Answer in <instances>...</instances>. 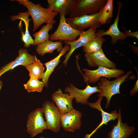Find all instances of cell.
Returning a JSON list of instances; mask_svg holds the SVG:
<instances>
[{
  "instance_id": "1",
  "label": "cell",
  "mask_w": 138,
  "mask_h": 138,
  "mask_svg": "<svg viewBox=\"0 0 138 138\" xmlns=\"http://www.w3.org/2000/svg\"><path fill=\"white\" fill-rule=\"evenodd\" d=\"M19 4L25 6L33 20V31H35L44 23L53 25L56 23L54 19L58 13L49 8H44L39 4H36L28 0H17Z\"/></svg>"
},
{
  "instance_id": "2",
  "label": "cell",
  "mask_w": 138,
  "mask_h": 138,
  "mask_svg": "<svg viewBox=\"0 0 138 138\" xmlns=\"http://www.w3.org/2000/svg\"><path fill=\"white\" fill-rule=\"evenodd\" d=\"M132 73V71H129L125 74L112 81H110L103 77L100 79L97 86L98 88L100 90L98 97L102 98L105 97L107 99L105 107L106 109H107L110 105L112 97L116 94H120V88L121 85L126 81V79Z\"/></svg>"
},
{
  "instance_id": "3",
  "label": "cell",
  "mask_w": 138,
  "mask_h": 138,
  "mask_svg": "<svg viewBox=\"0 0 138 138\" xmlns=\"http://www.w3.org/2000/svg\"><path fill=\"white\" fill-rule=\"evenodd\" d=\"M107 1V0H77L70 14V17L96 14L102 9Z\"/></svg>"
},
{
  "instance_id": "4",
  "label": "cell",
  "mask_w": 138,
  "mask_h": 138,
  "mask_svg": "<svg viewBox=\"0 0 138 138\" xmlns=\"http://www.w3.org/2000/svg\"><path fill=\"white\" fill-rule=\"evenodd\" d=\"M60 15L59 24L56 31L50 36V39L52 41L59 40L70 42L76 40L84 31L73 28L66 23L64 15Z\"/></svg>"
},
{
  "instance_id": "5",
  "label": "cell",
  "mask_w": 138,
  "mask_h": 138,
  "mask_svg": "<svg viewBox=\"0 0 138 138\" xmlns=\"http://www.w3.org/2000/svg\"><path fill=\"white\" fill-rule=\"evenodd\" d=\"M84 72V75L85 82L88 83H95L97 82L101 77H105L110 79L111 78H117L124 73L123 70L117 69H110L102 66H99L95 70L83 68Z\"/></svg>"
},
{
  "instance_id": "6",
  "label": "cell",
  "mask_w": 138,
  "mask_h": 138,
  "mask_svg": "<svg viewBox=\"0 0 138 138\" xmlns=\"http://www.w3.org/2000/svg\"><path fill=\"white\" fill-rule=\"evenodd\" d=\"M102 9L94 14L65 18L66 22L72 28L78 30L84 31L85 29L92 27L99 28L101 25L99 18Z\"/></svg>"
},
{
  "instance_id": "7",
  "label": "cell",
  "mask_w": 138,
  "mask_h": 138,
  "mask_svg": "<svg viewBox=\"0 0 138 138\" xmlns=\"http://www.w3.org/2000/svg\"><path fill=\"white\" fill-rule=\"evenodd\" d=\"M41 109L44 114L47 129L55 133L59 132L61 115L53 102L45 101L43 103Z\"/></svg>"
},
{
  "instance_id": "8",
  "label": "cell",
  "mask_w": 138,
  "mask_h": 138,
  "mask_svg": "<svg viewBox=\"0 0 138 138\" xmlns=\"http://www.w3.org/2000/svg\"><path fill=\"white\" fill-rule=\"evenodd\" d=\"M43 113L41 108H38L31 112L28 115L27 122V132L33 137L43 132L47 129L44 118Z\"/></svg>"
},
{
  "instance_id": "9",
  "label": "cell",
  "mask_w": 138,
  "mask_h": 138,
  "mask_svg": "<svg viewBox=\"0 0 138 138\" xmlns=\"http://www.w3.org/2000/svg\"><path fill=\"white\" fill-rule=\"evenodd\" d=\"M65 93H68L69 95L74 97L77 103L87 105L88 102V99L92 94L99 93L100 90L97 86L91 87L88 84L86 88L83 89H79L75 87L72 83L65 88Z\"/></svg>"
},
{
  "instance_id": "10",
  "label": "cell",
  "mask_w": 138,
  "mask_h": 138,
  "mask_svg": "<svg viewBox=\"0 0 138 138\" xmlns=\"http://www.w3.org/2000/svg\"><path fill=\"white\" fill-rule=\"evenodd\" d=\"M97 28L96 27H92L86 31H83L79 36V38L74 41H63L65 44L68 45L70 47V49L65 56V59L63 62L65 67L67 65L68 60L75 50L83 47L90 40L96 36Z\"/></svg>"
},
{
  "instance_id": "11",
  "label": "cell",
  "mask_w": 138,
  "mask_h": 138,
  "mask_svg": "<svg viewBox=\"0 0 138 138\" xmlns=\"http://www.w3.org/2000/svg\"><path fill=\"white\" fill-rule=\"evenodd\" d=\"M82 116L81 112L73 108L61 116V126L65 131L73 132L81 127Z\"/></svg>"
},
{
  "instance_id": "12",
  "label": "cell",
  "mask_w": 138,
  "mask_h": 138,
  "mask_svg": "<svg viewBox=\"0 0 138 138\" xmlns=\"http://www.w3.org/2000/svg\"><path fill=\"white\" fill-rule=\"evenodd\" d=\"M18 56L13 61L2 67L0 70V77L4 73L19 65L25 66L35 62L37 59L35 55L29 53L26 49H20L18 51Z\"/></svg>"
},
{
  "instance_id": "13",
  "label": "cell",
  "mask_w": 138,
  "mask_h": 138,
  "mask_svg": "<svg viewBox=\"0 0 138 138\" xmlns=\"http://www.w3.org/2000/svg\"><path fill=\"white\" fill-rule=\"evenodd\" d=\"M74 99L68 93H63L60 88H59L52 95V99L55 104L61 116L73 108L72 101Z\"/></svg>"
},
{
  "instance_id": "14",
  "label": "cell",
  "mask_w": 138,
  "mask_h": 138,
  "mask_svg": "<svg viewBox=\"0 0 138 138\" xmlns=\"http://www.w3.org/2000/svg\"><path fill=\"white\" fill-rule=\"evenodd\" d=\"M118 121L108 133V138H129L135 131V128L133 126H129L126 122L122 123L121 109L119 110Z\"/></svg>"
},
{
  "instance_id": "15",
  "label": "cell",
  "mask_w": 138,
  "mask_h": 138,
  "mask_svg": "<svg viewBox=\"0 0 138 138\" xmlns=\"http://www.w3.org/2000/svg\"><path fill=\"white\" fill-rule=\"evenodd\" d=\"M84 56L88 65L91 67L102 66L110 69L116 68V64L107 57L102 49L93 53H85Z\"/></svg>"
},
{
  "instance_id": "16",
  "label": "cell",
  "mask_w": 138,
  "mask_h": 138,
  "mask_svg": "<svg viewBox=\"0 0 138 138\" xmlns=\"http://www.w3.org/2000/svg\"><path fill=\"white\" fill-rule=\"evenodd\" d=\"M118 4L117 14L113 23L106 31L103 29L100 30L101 34L102 36L108 35L111 37L112 44H114L119 40H125L127 38L125 34L120 31L118 27L120 13L123 5L122 3L119 2H118Z\"/></svg>"
},
{
  "instance_id": "17",
  "label": "cell",
  "mask_w": 138,
  "mask_h": 138,
  "mask_svg": "<svg viewBox=\"0 0 138 138\" xmlns=\"http://www.w3.org/2000/svg\"><path fill=\"white\" fill-rule=\"evenodd\" d=\"M103 98L99 97L97 100L95 102L91 103L88 102L87 104L90 107L96 109L101 112L102 121L101 123L90 134L85 135V138H90V137L100 128L103 125H107L108 123L111 120L114 121L117 119L119 115L116 110L113 111L111 113H108L104 111L101 107V102Z\"/></svg>"
},
{
  "instance_id": "18",
  "label": "cell",
  "mask_w": 138,
  "mask_h": 138,
  "mask_svg": "<svg viewBox=\"0 0 138 138\" xmlns=\"http://www.w3.org/2000/svg\"><path fill=\"white\" fill-rule=\"evenodd\" d=\"M77 0H48V8L60 15L65 16L70 14L74 7Z\"/></svg>"
},
{
  "instance_id": "19",
  "label": "cell",
  "mask_w": 138,
  "mask_h": 138,
  "mask_svg": "<svg viewBox=\"0 0 138 138\" xmlns=\"http://www.w3.org/2000/svg\"><path fill=\"white\" fill-rule=\"evenodd\" d=\"M70 48L69 45L65 44L58 55L53 59L44 64L46 68V70L44 72L42 80L44 84L45 87H48V82L50 76L59 63L61 57L69 51Z\"/></svg>"
},
{
  "instance_id": "20",
  "label": "cell",
  "mask_w": 138,
  "mask_h": 138,
  "mask_svg": "<svg viewBox=\"0 0 138 138\" xmlns=\"http://www.w3.org/2000/svg\"><path fill=\"white\" fill-rule=\"evenodd\" d=\"M18 14V15L11 16L10 18L12 21L19 19L24 22L25 26V31L24 33L21 31V38L24 43V47L26 48H28L31 45H34V40L30 35L28 30L29 22L31 20L28 17L30 15L28 11L24 13H19Z\"/></svg>"
},
{
  "instance_id": "21",
  "label": "cell",
  "mask_w": 138,
  "mask_h": 138,
  "mask_svg": "<svg viewBox=\"0 0 138 138\" xmlns=\"http://www.w3.org/2000/svg\"><path fill=\"white\" fill-rule=\"evenodd\" d=\"M62 44L61 41L53 42L49 40L37 45L36 53L43 56L46 53L52 54L56 50L57 52H60L63 48Z\"/></svg>"
},
{
  "instance_id": "22",
  "label": "cell",
  "mask_w": 138,
  "mask_h": 138,
  "mask_svg": "<svg viewBox=\"0 0 138 138\" xmlns=\"http://www.w3.org/2000/svg\"><path fill=\"white\" fill-rule=\"evenodd\" d=\"M96 36L88 41L83 47V51L86 54L93 53L101 49L103 43L105 41L101 34L100 30L96 33Z\"/></svg>"
},
{
  "instance_id": "23",
  "label": "cell",
  "mask_w": 138,
  "mask_h": 138,
  "mask_svg": "<svg viewBox=\"0 0 138 138\" xmlns=\"http://www.w3.org/2000/svg\"><path fill=\"white\" fill-rule=\"evenodd\" d=\"M29 72V76L39 80L42 79L44 73V67L43 64L38 59L34 62L25 66Z\"/></svg>"
},
{
  "instance_id": "24",
  "label": "cell",
  "mask_w": 138,
  "mask_h": 138,
  "mask_svg": "<svg viewBox=\"0 0 138 138\" xmlns=\"http://www.w3.org/2000/svg\"><path fill=\"white\" fill-rule=\"evenodd\" d=\"M53 26L52 24H47L43 26L39 31L33 34L34 38L33 40L34 45H37L49 40L50 36L49 32L52 29Z\"/></svg>"
},
{
  "instance_id": "25",
  "label": "cell",
  "mask_w": 138,
  "mask_h": 138,
  "mask_svg": "<svg viewBox=\"0 0 138 138\" xmlns=\"http://www.w3.org/2000/svg\"><path fill=\"white\" fill-rule=\"evenodd\" d=\"M113 0H107L103 8L99 18L101 25L105 24L113 17Z\"/></svg>"
},
{
  "instance_id": "26",
  "label": "cell",
  "mask_w": 138,
  "mask_h": 138,
  "mask_svg": "<svg viewBox=\"0 0 138 138\" xmlns=\"http://www.w3.org/2000/svg\"><path fill=\"white\" fill-rule=\"evenodd\" d=\"M25 89L28 92L42 91L44 86V84L42 81L34 77H30L27 83L24 85Z\"/></svg>"
},
{
  "instance_id": "27",
  "label": "cell",
  "mask_w": 138,
  "mask_h": 138,
  "mask_svg": "<svg viewBox=\"0 0 138 138\" xmlns=\"http://www.w3.org/2000/svg\"><path fill=\"white\" fill-rule=\"evenodd\" d=\"M125 31L124 33L125 34L126 37H131L132 38L135 37L137 39H138V31L135 32H131L129 31L124 29Z\"/></svg>"
},
{
  "instance_id": "28",
  "label": "cell",
  "mask_w": 138,
  "mask_h": 138,
  "mask_svg": "<svg viewBox=\"0 0 138 138\" xmlns=\"http://www.w3.org/2000/svg\"><path fill=\"white\" fill-rule=\"evenodd\" d=\"M138 91V79H137L135 85L133 88L130 91L131 96H132L135 94Z\"/></svg>"
},
{
  "instance_id": "29",
  "label": "cell",
  "mask_w": 138,
  "mask_h": 138,
  "mask_svg": "<svg viewBox=\"0 0 138 138\" xmlns=\"http://www.w3.org/2000/svg\"><path fill=\"white\" fill-rule=\"evenodd\" d=\"M3 85V84L2 81L0 80V90L1 89Z\"/></svg>"
},
{
  "instance_id": "30",
  "label": "cell",
  "mask_w": 138,
  "mask_h": 138,
  "mask_svg": "<svg viewBox=\"0 0 138 138\" xmlns=\"http://www.w3.org/2000/svg\"><path fill=\"white\" fill-rule=\"evenodd\" d=\"M39 138H45L43 136H41L40 137H39Z\"/></svg>"
}]
</instances>
